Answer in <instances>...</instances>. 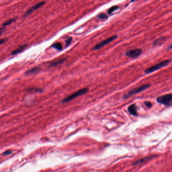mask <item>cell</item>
Returning a JSON list of instances; mask_svg holds the SVG:
<instances>
[{
    "mask_svg": "<svg viewBox=\"0 0 172 172\" xmlns=\"http://www.w3.org/2000/svg\"><path fill=\"white\" fill-rule=\"evenodd\" d=\"M88 91H89V88H83L79 89L78 91H77L74 92L73 94H72L71 95H69L67 97H66V98L63 99L62 100L61 103H68V102L71 101L72 100H74V98H76L77 97L86 94Z\"/></svg>",
    "mask_w": 172,
    "mask_h": 172,
    "instance_id": "6da1fadb",
    "label": "cell"
},
{
    "mask_svg": "<svg viewBox=\"0 0 172 172\" xmlns=\"http://www.w3.org/2000/svg\"><path fill=\"white\" fill-rule=\"evenodd\" d=\"M170 60H166L161 62L160 63H158L157 64L146 69L145 70V73L146 74H151L154 71H157V70L161 69L162 68L167 66L170 63Z\"/></svg>",
    "mask_w": 172,
    "mask_h": 172,
    "instance_id": "7a4b0ae2",
    "label": "cell"
},
{
    "mask_svg": "<svg viewBox=\"0 0 172 172\" xmlns=\"http://www.w3.org/2000/svg\"><path fill=\"white\" fill-rule=\"evenodd\" d=\"M157 101L159 104L164 105L166 106L170 107L172 106V94H167L160 96L157 97Z\"/></svg>",
    "mask_w": 172,
    "mask_h": 172,
    "instance_id": "3957f363",
    "label": "cell"
},
{
    "mask_svg": "<svg viewBox=\"0 0 172 172\" xmlns=\"http://www.w3.org/2000/svg\"><path fill=\"white\" fill-rule=\"evenodd\" d=\"M151 85L150 84H146L142 85L141 86H139L137 88H135L134 89H132L131 91H129L127 94H126L125 95H124L123 98H127L131 96L136 94H139L142 92V91H145V89H148V88H150Z\"/></svg>",
    "mask_w": 172,
    "mask_h": 172,
    "instance_id": "277c9868",
    "label": "cell"
},
{
    "mask_svg": "<svg viewBox=\"0 0 172 172\" xmlns=\"http://www.w3.org/2000/svg\"><path fill=\"white\" fill-rule=\"evenodd\" d=\"M117 38H118V36L117 35H113V36H111V37H109L108 39L103 40L102 42L95 45V46L92 48V51H95V50L100 49L104 46H106L107 45H108L111 42L115 40L116 39H117Z\"/></svg>",
    "mask_w": 172,
    "mask_h": 172,
    "instance_id": "5b68a950",
    "label": "cell"
},
{
    "mask_svg": "<svg viewBox=\"0 0 172 172\" xmlns=\"http://www.w3.org/2000/svg\"><path fill=\"white\" fill-rule=\"evenodd\" d=\"M46 4V2L43 1V2H40L37 4L35 5H34L33 6H32L30 8L28 9L27 11L25 12L24 14H23V18H26L28 16L30 15L34 11H36L37 10L39 9V8L42 7Z\"/></svg>",
    "mask_w": 172,
    "mask_h": 172,
    "instance_id": "8992f818",
    "label": "cell"
},
{
    "mask_svg": "<svg viewBox=\"0 0 172 172\" xmlns=\"http://www.w3.org/2000/svg\"><path fill=\"white\" fill-rule=\"evenodd\" d=\"M142 49H132L126 53L125 55L131 58L135 59L138 58L142 54Z\"/></svg>",
    "mask_w": 172,
    "mask_h": 172,
    "instance_id": "52a82bcc",
    "label": "cell"
},
{
    "mask_svg": "<svg viewBox=\"0 0 172 172\" xmlns=\"http://www.w3.org/2000/svg\"><path fill=\"white\" fill-rule=\"evenodd\" d=\"M128 111L130 114H131L133 116H137L138 113H137V108L135 104H132L128 108Z\"/></svg>",
    "mask_w": 172,
    "mask_h": 172,
    "instance_id": "ba28073f",
    "label": "cell"
},
{
    "mask_svg": "<svg viewBox=\"0 0 172 172\" xmlns=\"http://www.w3.org/2000/svg\"><path fill=\"white\" fill-rule=\"evenodd\" d=\"M155 157H156L155 155H151V156H149V157H145V158H142V159H140V160H139L138 161H135L134 163H133L132 165L140 164L143 163V162H145V161H148V160H152V158H154Z\"/></svg>",
    "mask_w": 172,
    "mask_h": 172,
    "instance_id": "9c48e42d",
    "label": "cell"
},
{
    "mask_svg": "<svg viewBox=\"0 0 172 172\" xmlns=\"http://www.w3.org/2000/svg\"><path fill=\"white\" fill-rule=\"evenodd\" d=\"M27 46V45H22L21 46H19V48H17L16 49L12 51V53H11V55H16L19 54L20 53L22 52Z\"/></svg>",
    "mask_w": 172,
    "mask_h": 172,
    "instance_id": "30bf717a",
    "label": "cell"
},
{
    "mask_svg": "<svg viewBox=\"0 0 172 172\" xmlns=\"http://www.w3.org/2000/svg\"><path fill=\"white\" fill-rule=\"evenodd\" d=\"M40 69V68L39 67H35L32 68L26 71L25 74L26 75H31L32 74H35L36 73H37L38 71Z\"/></svg>",
    "mask_w": 172,
    "mask_h": 172,
    "instance_id": "8fae6325",
    "label": "cell"
},
{
    "mask_svg": "<svg viewBox=\"0 0 172 172\" xmlns=\"http://www.w3.org/2000/svg\"><path fill=\"white\" fill-rule=\"evenodd\" d=\"M26 91L30 93H41L43 91V90L40 88H28Z\"/></svg>",
    "mask_w": 172,
    "mask_h": 172,
    "instance_id": "7c38bea8",
    "label": "cell"
},
{
    "mask_svg": "<svg viewBox=\"0 0 172 172\" xmlns=\"http://www.w3.org/2000/svg\"><path fill=\"white\" fill-rule=\"evenodd\" d=\"M166 37H160L159 39H157L154 42V46H159V45H161L166 40Z\"/></svg>",
    "mask_w": 172,
    "mask_h": 172,
    "instance_id": "4fadbf2b",
    "label": "cell"
},
{
    "mask_svg": "<svg viewBox=\"0 0 172 172\" xmlns=\"http://www.w3.org/2000/svg\"><path fill=\"white\" fill-rule=\"evenodd\" d=\"M66 60V59H62L60 60H58L57 61L54 62L49 65V67H55V66H58L59 65L61 64L62 63H64Z\"/></svg>",
    "mask_w": 172,
    "mask_h": 172,
    "instance_id": "5bb4252c",
    "label": "cell"
},
{
    "mask_svg": "<svg viewBox=\"0 0 172 172\" xmlns=\"http://www.w3.org/2000/svg\"><path fill=\"white\" fill-rule=\"evenodd\" d=\"M17 19L16 17H14V18H13L7 20V21H6L3 23V26L4 27H6V26H8V25L11 24L12 23H14V22H15L17 20Z\"/></svg>",
    "mask_w": 172,
    "mask_h": 172,
    "instance_id": "9a60e30c",
    "label": "cell"
},
{
    "mask_svg": "<svg viewBox=\"0 0 172 172\" xmlns=\"http://www.w3.org/2000/svg\"><path fill=\"white\" fill-rule=\"evenodd\" d=\"M52 47L58 51H62L63 49V46L60 43H56L52 45Z\"/></svg>",
    "mask_w": 172,
    "mask_h": 172,
    "instance_id": "2e32d148",
    "label": "cell"
},
{
    "mask_svg": "<svg viewBox=\"0 0 172 172\" xmlns=\"http://www.w3.org/2000/svg\"><path fill=\"white\" fill-rule=\"evenodd\" d=\"M97 17L101 20H106L108 19V16L104 13H101L97 16Z\"/></svg>",
    "mask_w": 172,
    "mask_h": 172,
    "instance_id": "e0dca14e",
    "label": "cell"
},
{
    "mask_svg": "<svg viewBox=\"0 0 172 172\" xmlns=\"http://www.w3.org/2000/svg\"><path fill=\"white\" fill-rule=\"evenodd\" d=\"M119 8V7L118 6H114L112 7L111 8H109L108 9L107 12L109 14H111L112 13H113L114 11H116V10L118 9Z\"/></svg>",
    "mask_w": 172,
    "mask_h": 172,
    "instance_id": "ac0fdd59",
    "label": "cell"
},
{
    "mask_svg": "<svg viewBox=\"0 0 172 172\" xmlns=\"http://www.w3.org/2000/svg\"><path fill=\"white\" fill-rule=\"evenodd\" d=\"M72 40V37H69L66 41V47L69 46L71 45V42Z\"/></svg>",
    "mask_w": 172,
    "mask_h": 172,
    "instance_id": "d6986e66",
    "label": "cell"
},
{
    "mask_svg": "<svg viewBox=\"0 0 172 172\" xmlns=\"http://www.w3.org/2000/svg\"><path fill=\"white\" fill-rule=\"evenodd\" d=\"M145 104L148 108H151V107H152V104L149 101H145Z\"/></svg>",
    "mask_w": 172,
    "mask_h": 172,
    "instance_id": "ffe728a7",
    "label": "cell"
},
{
    "mask_svg": "<svg viewBox=\"0 0 172 172\" xmlns=\"http://www.w3.org/2000/svg\"><path fill=\"white\" fill-rule=\"evenodd\" d=\"M11 154H12V151H10V150H8V151H6L4 152L3 154V155H8Z\"/></svg>",
    "mask_w": 172,
    "mask_h": 172,
    "instance_id": "44dd1931",
    "label": "cell"
},
{
    "mask_svg": "<svg viewBox=\"0 0 172 172\" xmlns=\"http://www.w3.org/2000/svg\"><path fill=\"white\" fill-rule=\"evenodd\" d=\"M5 27L0 28V35H1V34L3 33V32L5 31Z\"/></svg>",
    "mask_w": 172,
    "mask_h": 172,
    "instance_id": "7402d4cb",
    "label": "cell"
},
{
    "mask_svg": "<svg viewBox=\"0 0 172 172\" xmlns=\"http://www.w3.org/2000/svg\"><path fill=\"white\" fill-rule=\"evenodd\" d=\"M5 42V39H0V45H2Z\"/></svg>",
    "mask_w": 172,
    "mask_h": 172,
    "instance_id": "603a6c76",
    "label": "cell"
}]
</instances>
